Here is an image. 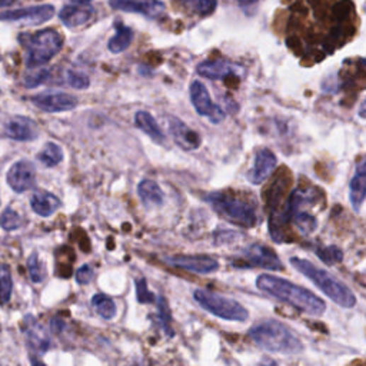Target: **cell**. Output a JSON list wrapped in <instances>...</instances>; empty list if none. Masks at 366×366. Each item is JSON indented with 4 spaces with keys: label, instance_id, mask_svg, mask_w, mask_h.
I'll list each match as a JSON object with an SVG mask.
<instances>
[{
    "label": "cell",
    "instance_id": "6da1fadb",
    "mask_svg": "<svg viewBox=\"0 0 366 366\" xmlns=\"http://www.w3.org/2000/svg\"><path fill=\"white\" fill-rule=\"evenodd\" d=\"M256 286L259 290L265 292V294L294 307L304 314H308L311 316H322L325 314L326 304L321 298L312 294L311 290L286 279L272 275H259L256 279Z\"/></svg>",
    "mask_w": 366,
    "mask_h": 366
},
{
    "label": "cell",
    "instance_id": "7a4b0ae2",
    "mask_svg": "<svg viewBox=\"0 0 366 366\" xmlns=\"http://www.w3.org/2000/svg\"><path fill=\"white\" fill-rule=\"evenodd\" d=\"M253 343L270 353H282L294 356L304 350V345L289 328L283 324L268 319L252 326L248 332Z\"/></svg>",
    "mask_w": 366,
    "mask_h": 366
},
{
    "label": "cell",
    "instance_id": "3957f363",
    "mask_svg": "<svg viewBox=\"0 0 366 366\" xmlns=\"http://www.w3.org/2000/svg\"><path fill=\"white\" fill-rule=\"evenodd\" d=\"M297 270L305 275L309 280H312L318 289H321L324 294L333 301L336 305L342 308H353L356 305V297L353 292L329 272L315 266L312 262L301 258H290L289 261Z\"/></svg>",
    "mask_w": 366,
    "mask_h": 366
},
{
    "label": "cell",
    "instance_id": "277c9868",
    "mask_svg": "<svg viewBox=\"0 0 366 366\" xmlns=\"http://www.w3.org/2000/svg\"><path fill=\"white\" fill-rule=\"evenodd\" d=\"M212 209L232 225L239 228H255L259 224V216L255 206L238 195L227 192H212L205 196Z\"/></svg>",
    "mask_w": 366,
    "mask_h": 366
},
{
    "label": "cell",
    "instance_id": "5b68a950",
    "mask_svg": "<svg viewBox=\"0 0 366 366\" xmlns=\"http://www.w3.org/2000/svg\"><path fill=\"white\" fill-rule=\"evenodd\" d=\"M19 42L26 50V63L32 69L50 62L63 47V38L55 29L22 33Z\"/></svg>",
    "mask_w": 366,
    "mask_h": 366
},
{
    "label": "cell",
    "instance_id": "8992f818",
    "mask_svg": "<svg viewBox=\"0 0 366 366\" xmlns=\"http://www.w3.org/2000/svg\"><path fill=\"white\" fill-rule=\"evenodd\" d=\"M193 298L206 312L221 319L244 322L249 318V312L239 302L213 294V292L196 289L193 292Z\"/></svg>",
    "mask_w": 366,
    "mask_h": 366
},
{
    "label": "cell",
    "instance_id": "52a82bcc",
    "mask_svg": "<svg viewBox=\"0 0 366 366\" xmlns=\"http://www.w3.org/2000/svg\"><path fill=\"white\" fill-rule=\"evenodd\" d=\"M235 268H263L268 270H282L279 256L266 245L252 244L242 249L241 258L234 261Z\"/></svg>",
    "mask_w": 366,
    "mask_h": 366
},
{
    "label": "cell",
    "instance_id": "ba28073f",
    "mask_svg": "<svg viewBox=\"0 0 366 366\" xmlns=\"http://www.w3.org/2000/svg\"><path fill=\"white\" fill-rule=\"evenodd\" d=\"M189 92H190V102L199 116L207 118L213 125H219L225 120L227 118L225 112L213 103L209 91L202 82L193 81L190 84Z\"/></svg>",
    "mask_w": 366,
    "mask_h": 366
},
{
    "label": "cell",
    "instance_id": "9c48e42d",
    "mask_svg": "<svg viewBox=\"0 0 366 366\" xmlns=\"http://www.w3.org/2000/svg\"><path fill=\"white\" fill-rule=\"evenodd\" d=\"M32 103L47 113H59V112H69L78 108L79 99L73 95L63 93V92H46L33 96Z\"/></svg>",
    "mask_w": 366,
    "mask_h": 366
},
{
    "label": "cell",
    "instance_id": "30bf717a",
    "mask_svg": "<svg viewBox=\"0 0 366 366\" xmlns=\"http://www.w3.org/2000/svg\"><path fill=\"white\" fill-rule=\"evenodd\" d=\"M165 261L175 268L200 275H209L219 269V262L206 255H173Z\"/></svg>",
    "mask_w": 366,
    "mask_h": 366
},
{
    "label": "cell",
    "instance_id": "8fae6325",
    "mask_svg": "<svg viewBox=\"0 0 366 366\" xmlns=\"http://www.w3.org/2000/svg\"><path fill=\"white\" fill-rule=\"evenodd\" d=\"M109 5L115 11L140 13L151 19H158L165 15V5L161 0H109Z\"/></svg>",
    "mask_w": 366,
    "mask_h": 366
},
{
    "label": "cell",
    "instance_id": "7c38bea8",
    "mask_svg": "<svg viewBox=\"0 0 366 366\" xmlns=\"http://www.w3.org/2000/svg\"><path fill=\"white\" fill-rule=\"evenodd\" d=\"M168 125H169V132L172 135L173 142L179 146L181 149H183L186 152H192V151H196L200 148L202 139H200L199 133L196 130L190 129L183 120L171 115L168 118Z\"/></svg>",
    "mask_w": 366,
    "mask_h": 366
},
{
    "label": "cell",
    "instance_id": "4fadbf2b",
    "mask_svg": "<svg viewBox=\"0 0 366 366\" xmlns=\"http://www.w3.org/2000/svg\"><path fill=\"white\" fill-rule=\"evenodd\" d=\"M53 15H55V8L52 5H42V6H32V8L4 12L0 13V21L40 25L50 21Z\"/></svg>",
    "mask_w": 366,
    "mask_h": 366
},
{
    "label": "cell",
    "instance_id": "5bb4252c",
    "mask_svg": "<svg viewBox=\"0 0 366 366\" xmlns=\"http://www.w3.org/2000/svg\"><path fill=\"white\" fill-rule=\"evenodd\" d=\"M8 183L18 193H23L32 189L36 183L35 165L29 161H21L15 164L8 172Z\"/></svg>",
    "mask_w": 366,
    "mask_h": 366
},
{
    "label": "cell",
    "instance_id": "9a60e30c",
    "mask_svg": "<svg viewBox=\"0 0 366 366\" xmlns=\"http://www.w3.org/2000/svg\"><path fill=\"white\" fill-rule=\"evenodd\" d=\"M278 164V159L275 156V154L270 149H259L255 154V161H253V166L252 169L248 172V181L252 185H261L275 171Z\"/></svg>",
    "mask_w": 366,
    "mask_h": 366
},
{
    "label": "cell",
    "instance_id": "2e32d148",
    "mask_svg": "<svg viewBox=\"0 0 366 366\" xmlns=\"http://www.w3.org/2000/svg\"><path fill=\"white\" fill-rule=\"evenodd\" d=\"M25 336L28 346L32 349V352L38 355H43L50 349V335L49 332L33 318V316H26L25 318Z\"/></svg>",
    "mask_w": 366,
    "mask_h": 366
},
{
    "label": "cell",
    "instance_id": "e0dca14e",
    "mask_svg": "<svg viewBox=\"0 0 366 366\" xmlns=\"http://www.w3.org/2000/svg\"><path fill=\"white\" fill-rule=\"evenodd\" d=\"M196 72L202 78H206L210 81H224L231 76H235L239 72V67L225 59H216V60L202 62L198 66Z\"/></svg>",
    "mask_w": 366,
    "mask_h": 366
},
{
    "label": "cell",
    "instance_id": "ac0fdd59",
    "mask_svg": "<svg viewBox=\"0 0 366 366\" xmlns=\"http://www.w3.org/2000/svg\"><path fill=\"white\" fill-rule=\"evenodd\" d=\"M8 137L19 142L35 140L39 136V127L35 120L26 116H15L5 127Z\"/></svg>",
    "mask_w": 366,
    "mask_h": 366
},
{
    "label": "cell",
    "instance_id": "d6986e66",
    "mask_svg": "<svg viewBox=\"0 0 366 366\" xmlns=\"http://www.w3.org/2000/svg\"><path fill=\"white\" fill-rule=\"evenodd\" d=\"M365 186H366V169H365V159H362L359 161L355 175L352 176L349 183V200L356 213L360 212L365 202V195H366Z\"/></svg>",
    "mask_w": 366,
    "mask_h": 366
},
{
    "label": "cell",
    "instance_id": "ffe728a7",
    "mask_svg": "<svg viewBox=\"0 0 366 366\" xmlns=\"http://www.w3.org/2000/svg\"><path fill=\"white\" fill-rule=\"evenodd\" d=\"M135 125L137 129H140L144 135H148L155 143L158 144H166V137L159 127L156 119L146 110H139L135 115Z\"/></svg>",
    "mask_w": 366,
    "mask_h": 366
},
{
    "label": "cell",
    "instance_id": "44dd1931",
    "mask_svg": "<svg viewBox=\"0 0 366 366\" xmlns=\"http://www.w3.org/2000/svg\"><path fill=\"white\" fill-rule=\"evenodd\" d=\"M92 6H64L59 13V18L63 22V25L70 29L84 26L92 19Z\"/></svg>",
    "mask_w": 366,
    "mask_h": 366
},
{
    "label": "cell",
    "instance_id": "7402d4cb",
    "mask_svg": "<svg viewBox=\"0 0 366 366\" xmlns=\"http://www.w3.org/2000/svg\"><path fill=\"white\" fill-rule=\"evenodd\" d=\"M137 195L146 207H159L165 202V193L155 181H142L137 185Z\"/></svg>",
    "mask_w": 366,
    "mask_h": 366
},
{
    "label": "cell",
    "instance_id": "603a6c76",
    "mask_svg": "<svg viewBox=\"0 0 366 366\" xmlns=\"http://www.w3.org/2000/svg\"><path fill=\"white\" fill-rule=\"evenodd\" d=\"M30 206L39 216L49 217L62 206V202L50 192H36L30 198Z\"/></svg>",
    "mask_w": 366,
    "mask_h": 366
},
{
    "label": "cell",
    "instance_id": "cb8c5ba5",
    "mask_svg": "<svg viewBox=\"0 0 366 366\" xmlns=\"http://www.w3.org/2000/svg\"><path fill=\"white\" fill-rule=\"evenodd\" d=\"M115 28H116V35L109 40L108 47L112 53L118 55V53L125 52L130 46L135 35H133V30L130 28L125 26L120 22H116Z\"/></svg>",
    "mask_w": 366,
    "mask_h": 366
},
{
    "label": "cell",
    "instance_id": "d4e9b609",
    "mask_svg": "<svg viewBox=\"0 0 366 366\" xmlns=\"http://www.w3.org/2000/svg\"><path fill=\"white\" fill-rule=\"evenodd\" d=\"M289 222L294 224L302 235H311L318 228L316 217L314 215L302 210V209L292 213L290 217H289Z\"/></svg>",
    "mask_w": 366,
    "mask_h": 366
},
{
    "label": "cell",
    "instance_id": "484cf974",
    "mask_svg": "<svg viewBox=\"0 0 366 366\" xmlns=\"http://www.w3.org/2000/svg\"><path fill=\"white\" fill-rule=\"evenodd\" d=\"M179 5L196 16H209L216 11L217 0H179Z\"/></svg>",
    "mask_w": 366,
    "mask_h": 366
},
{
    "label": "cell",
    "instance_id": "4316f807",
    "mask_svg": "<svg viewBox=\"0 0 366 366\" xmlns=\"http://www.w3.org/2000/svg\"><path fill=\"white\" fill-rule=\"evenodd\" d=\"M92 307L95 308L96 314L105 321H112L116 316V305L113 299L105 294H96L92 298Z\"/></svg>",
    "mask_w": 366,
    "mask_h": 366
},
{
    "label": "cell",
    "instance_id": "83f0119b",
    "mask_svg": "<svg viewBox=\"0 0 366 366\" xmlns=\"http://www.w3.org/2000/svg\"><path fill=\"white\" fill-rule=\"evenodd\" d=\"M38 159L47 168H55L63 161V151L56 143H46L42 152L38 155Z\"/></svg>",
    "mask_w": 366,
    "mask_h": 366
},
{
    "label": "cell",
    "instance_id": "f1b7e54d",
    "mask_svg": "<svg viewBox=\"0 0 366 366\" xmlns=\"http://www.w3.org/2000/svg\"><path fill=\"white\" fill-rule=\"evenodd\" d=\"M13 280L11 269L6 265L0 266V305H6L11 301Z\"/></svg>",
    "mask_w": 366,
    "mask_h": 366
},
{
    "label": "cell",
    "instance_id": "f546056e",
    "mask_svg": "<svg viewBox=\"0 0 366 366\" xmlns=\"http://www.w3.org/2000/svg\"><path fill=\"white\" fill-rule=\"evenodd\" d=\"M316 256L326 265H336L343 261V251L336 245H331L319 248L316 251Z\"/></svg>",
    "mask_w": 366,
    "mask_h": 366
},
{
    "label": "cell",
    "instance_id": "4dcf8cb0",
    "mask_svg": "<svg viewBox=\"0 0 366 366\" xmlns=\"http://www.w3.org/2000/svg\"><path fill=\"white\" fill-rule=\"evenodd\" d=\"M23 225V221L22 217L12 209V207H8L2 216H0V227H2L5 231L8 232H12V231H16L19 229Z\"/></svg>",
    "mask_w": 366,
    "mask_h": 366
},
{
    "label": "cell",
    "instance_id": "1f68e13d",
    "mask_svg": "<svg viewBox=\"0 0 366 366\" xmlns=\"http://www.w3.org/2000/svg\"><path fill=\"white\" fill-rule=\"evenodd\" d=\"M66 84L69 86H72L73 89H88L91 86V79L88 75L82 72H76V70H67L66 72Z\"/></svg>",
    "mask_w": 366,
    "mask_h": 366
},
{
    "label": "cell",
    "instance_id": "d6a6232c",
    "mask_svg": "<svg viewBox=\"0 0 366 366\" xmlns=\"http://www.w3.org/2000/svg\"><path fill=\"white\" fill-rule=\"evenodd\" d=\"M158 304V315H159V321H161V325L164 328V331L166 332L168 336H173V331L171 329L169 324H171V319H172V315H171V311H169V305L166 302V299L164 297H156V301Z\"/></svg>",
    "mask_w": 366,
    "mask_h": 366
},
{
    "label": "cell",
    "instance_id": "836d02e7",
    "mask_svg": "<svg viewBox=\"0 0 366 366\" xmlns=\"http://www.w3.org/2000/svg\"><path fill=\"white\" fill-rule=\"evenodd\" d=\"M28 268H29V275L32 282L35 283H40L45 280L46 278V268L45 265L39 261L38 253H32L29 261H28Z\"/></svg>",
    "mask_w": 366,
    "mask_h": 366
},
{
    "label": "cell",
    "instance_id": "e575fe53",
    "mask_svg": "<svg viewBox=\"0 0 366 366\" xmlns=\"http://www.w3.org/2000/svg\"><path fill=\"white\" fill-rule=\"evenodd\" d=\"M135 285H136V299L139 304H154L156 301V295L149 290L148 282H146L144 278L136 279Z\"/></svg>",
    "mask_w": 366,
    "mask_h": 366
},
{
    "label": "cell",
    "instance_id": "d590c367",
    "mask_svg": "<svg viewBox=\"0 0 366 366\" xmlns=\"http://www.w3.org/2000/svg\"><path fill=\"white\" fill-rule=\"evenodd\" d=\"M49 75H50V72L47 69L36 70L35 73H32V75H29L25 79V85H26V88H36V86L45 84L49 79Z\"/></svg>",
    "mask_w": 366,
    "mask_h": 366
},
{
    "label": "cell",
    "instance_id": "8d00e7d4",
    "mask_svg": "<svg viewBox=\"0 0 366 366\" xmlns=\"http://www.w3.org/2000/svg\"><path fill=\"white\" fill-rule=\"evenodd\" d=\"M95 273H93V269L89 266V265H84L78 269L76 272V282L79 285H88L92 282Z\"/></svg>",
    "mask_w": 366,
    "mask_h": 366
},
{
    "label": "cell",
    "instance_id": "74e56055",
    "mask_svg": "<svg viewBox=\"0 0 366 366\" xmlns=\"http://www.w3.org/2000/svg\"><path fill=\"white\" fill-rule=\"evenodd\" d=\"M62 328H63V321L55 318V319L52 321V329H53V332H55V333H60V332H62Z\"/></svg>",
    "mask_w": 366,
    "mask_h": 366
},
{
    "label": "cell",
    "instance_id": "f35d334b",
    "mask_svg": "<svg viewBox=\"0 0 366 366\" xmlns=\"http://www.w3.org/2000/svg\"><path fill=\"white\" fill-rule=\"evenodd\" d=\"M16 0H0V8H6V6H12Z\"/></svg>",
    "mask_w": 366,
    "mask_h": 366
},
{
    "label": "cell",
    "instance_id": "ab89813d",
    "mask_svg": "<svg viewBox=\"0 0 366 366\" xmlns=\"http://www.w3.org/2000/svg\"><path fill=\"white\" fill-rule=\"evenodd\" d=\"M359 116L363 119L365 118V102L360 103V108H359Z\"/></svg>",
    "mask_w": 366,
    "mask_h": 366
},
{
    "label": "cell",
    "instance_id": "60d3db41",
    "mask_svg": "<svg viewBox=\"0 0 366 366\" xmlns=\"http://www.w3.org/2000/svg\"><path fill=\"white\" fill-rule=\"evenodd\" d=\"M256 0H239V4L242 5H249V4H255Z\"/></svg>",
    "mask_w": 366,
    "mask_h": 366
},
{
    "label": "cell",
    "instance_id": "b9f144b4",
    "mask_svg": "<svg viewBox=\"0 0 366 366\" xmlns=\"http://www.w3.org/2000/svg\"><path fill=\"white\" fill-rule=\"evenodd\" d=\"M73 4H78V5H82V4H88L91 2V0H72Z\"/></svg>",
    "mask_w": 366,
    "mask_h": 366
},
{
    "label": "cell",
    "instance_id": "7bdbcfd3",
    "mask_svg": "<svg viewBox=\"0 0 366 366\" xmlns=\"http://www.w3.org/2000/svg\"><path fill=\"white\" fill-rule=\"evenodd\" d=\"M0 60H2V56H0Z\"/></svg>",
    "mask_w": 366,
    "mask_h": 366
}]
</instances>
